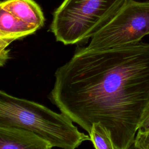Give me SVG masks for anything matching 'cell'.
Instances as JSON below:
<instances>
[{
	"label": "cell",
	"mask_w": 149,
	"mask_h": 149,
	"mask_svg": "<svg viewBox=\"0 0 149 149\" xmlns=\"http://www.w3.org/2000/svg\"><path fill=\"white\" fill-rule=\"evenodd\" d=\"M51 102L88 133L101 122L115 149H128L149 105V43L78 48L55 72Z\"/></svg>",
	"instance_id": "6da1fadb"
},
{
	"label": "cell",
	"mask_w": 149,
	"mask_h": 149,
	"mask_svg": "<svg viewBox=\"0 0 149 149\" xmlns=\"http://www.w3.org/2000/svg\"><path fill=\"white\" fill-rule=\"evenodd\" d=\"M0 126L31 132L52 147L74 149L90 137L64 113L0 90Z\"/></svg>",
	"instance_id": "7a4b0ae2"
},
{
	"label": "cell",
	"mask_w": 149,
	"mask_h": 149,
	"mask_svg": "<svg viewBox=\"0 0 149 149\" xmlns=\"http://www.w3.org/2000/svg\"><path fill=\"white\" fill-rule=\"evenodd\" d=\"M129 0H64L53 13L50 31L65 45L87 41Z\"/></svg>",
	"instance_id": "3957f363"
},
{
	"label": "cell",
	"mask_w": 149,
	"mask_h": 149,
	"mask_svg": "<svg viewBox=\"0 0 149 149\" xmlns=\"http://www.w3.org/2000/svg\"><path fill=\"white\" fill-rule=\"evenodd\" d=\"M149 34V1L129 0L91 38L86 47L104 49L139 42Z\"/></svg>",
	"instance_id": "277c9868"
},
{
	"label": "cell",
	"mask_w": 149,
	"mask_h": 149,
	"mask_svg": "<svg viewBox=\"0 0 149 149\" xmlns=\"http://www.w3.org/2000/svg\"><path fill=\"white\" fill-rule=\"evenodd\" d=\"M51 144L25 130L0 126V149H51Z\"/></svg>",
	"instance_id": "5b68a950"
},
{
	"label": "cell",
	"mask_w": 149,
	"mask_h": 149,
	"mask_svg": "<svg viewBox=\"0 0 149 149\" xmlns=\"http://www.w3.org/2000/svg\"><path fill=\"white\" fill-rule=\"evenodd\" d=\"M4 9L23 22L41 29L45 17L40 6L33 0H5L1 1Z\"/></svg>",
	"instance_id": "8992f818"
},
{
	"label": "cell",
	"mask_w": 149,
	"mask_h": 149,
	"mask_svg": "<svg viewBox=\"0 0 149 149\" xmlns=\"http://www.w3.org/2000/svg\"><path fill=\"white\" fill-rule=\"evenodd\" d=\"M38 30L19 19L4 9L0 2V36L14 40L35 33Z\"/></svg>",
	"instance_id": "52a82bcc"
},
{
	"label": "cell",
	"mask_w": 149,
	"mask_h": 149,
	"mask_svg": "<svg viewBox=\"0 0 149 149\" xmlns=\"http://www.w3.org/2000/svg\"><path fill=\"white\" fill-rule=\"evenodd\" d=\"M88 134L95 148L115 149L109 130L101 122L94 123Z\"/></svg>",
	"instance_id": "ba28073f"
},
{
	"label": "cell",
	"mask_w": 149,
	"mask_h": 149,
	"mask_svg": "<svg viewBox=\"0 0 149 149\" xmlns=\"http://www.w3.org/2000/svg\"><path fill=\"white\" fill-rule=\"evenodd\" d=\"M15 40L0 36V67L3 66L10 58V49L8 47Z\"/></svg>",
	"instance_id": "9c48e42d"
},
{
	"label": "cell",
	"mask_w": 149,
	"mask_h": 149,
	"mask_svg": "<svg viewBox=\"0 0 149 149\" xmlns=\"http://www.w3.org/2000/svg\"><path fill=\"white\" fill-rule=\"evenodd\" d=\"M133 145L136 148L149 149V130H137Z\"/></svg>",
	"instance_id": "30bf717a"
},
{
	"label": "cell",
	"mask_w": 149,
	"mask_h": 149,
	"mask_svg": "<svg viewBox=\"0 0 149 149\" xmlns=\"http://www.w3.org/2000/svg\"><path fill=\"white\" fill-rule=\"evenodd\" d=\"M138 130L142 131L149 130V105L143 116Z\"/></svg>",
	"instance_id": "8fae6325"
}]
</instances>
